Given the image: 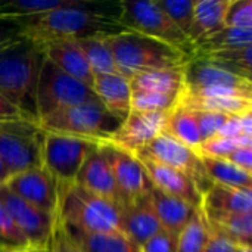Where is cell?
<instances>
[{
  "label": "cell",
  "mask_w": 252,
  "mask_h": 252,
  "mask_svg": "<svg viewBox=\"0 0 252 252\" xmlns=\"http://www.w3.org/2000/svg\"><path fill=\"white\" fill-rule=\"evenodd\" d=\"M207 213H252V189L213 185L202 196Z\"/></svg>",
  "instance_id": "603a6c76"
},
{
  "label": "cell",
  "mask_w": 252,
  "mask_h": 252,
  "mask_svg": "<svg viewBox=\"0 0 252 252\" xmlns=\"http://www.w3.org/2000/svg\"><path fill=\"white\" fill-rule=\"evenodd\" d=\"M0 202L12 221L32 248H49L56 216L43 213L15 195L6 185H0Z\"/></svg>",
  "instance_id": "7c38bea8"
},
{
  "label": "cell",
  "mask_w": 252,
  "mask_h": 252,
  "mask_svg": "<svg viewBox=\"0 0 252 252\" xmlns=\"http://www.w3.org/2000/svg\"><path fill=\"white\" fill-rule=\"evenodd\" d=\"M224 159H227L233 165L252 174V146L239 148V149L233 151L232 154H229Z\"/></svg>",
  "instance_id": "b9f144b4"
},
{
  "label": "cell",
  "mask_w": 252,
  "mask_h": 252,
  "mask_svg": "<svg viewBox=\"0 0 252 252\" xmlns=\"http://www.w3.org/2000/svg\"><path fill=\"white\" fill-rule=\"evenodd\" d=\"M99 145L93 140L46 131L41 152L43 168L58 183H74L83 162Z\"/></svg>",
  "instance_id": "9c48e42d"
},
{
  "label": "cell",
  "mask_w": 252,
  "mask_h": 252,
  "mask_svg": "<svg viewBox=\"0 0 252 252\" xmlns=\"http://www.w3.org/2000/svg\"><path fill=\"white\" fill-rule=\"evenodd\" d=\"M199 128V134L202 142L214 137L219 130L227 123L230 115L224 114H217V112H208V111H193Z\"/></svg>",
  "instance_id": "74e56055"
},
{
  "label": "cell",
  "mask_w": 252,
  "mask_h": 252,
  "mask_svg": "<svg viewBox=\"0 0 252 252\" xmlns=\"http://www.w3.org/2000/svg\"><path fill=\"white\" fill-rule=\"evenodd\" d=\"M9 180V174H7V170L4 168L1 159H0V185H4L6 182Z\"/></svg>",
  "instance_id": "bcb514c9"
},
{
  "label": "cell",
  "mask_w": 252,
  "mask_h": 252,
  "mask_svg": "<svg viewBox=\"0 0 252 252\" xmlns=\"http://www.w3.org/2000/svg\"><path fill=\"white\" fill-rule=\"evenodd\" d=\"M202 58H207L248 80L251 78L252 72V46H247L242 49H233V50H223L216 52L210 55H202Z\"/></svg>",
  "instance_id": "d6a6232c"
},
{
  "label": "cell",
  "mask_w": 252,
  "mask_h": 252,
  "mask_svg": "<svg viewBox=\"0 0 252 252\" xmlns=\"http://www.w3.org/2000/svg\"><path fill=\"white\" fill-rule=\"evenodd\" d=\"M170 112L131 111L112 137V143L136 155L155 137L165 131Z\"/></svg>",
  "instance_id": "9a60e30c"
},
{
  "label": "cell",
  "mask_w": 252,
  "mask_h": 252,
  "mask_svg": "<svg viewBox=\"0 0 252 252\" xmlns=\"http://www.w3.org/2000/svg\"><path fill=\"white\" fill-rule=\"evenodd\" d=\"M118 211L123 233L136 247L143 245L148 239L162 230L161 223L151 204L149 192L130 204L121 205Z\"/></svg>",
  "instance_id": "e0dca14e"
},
{
  "label": "cell",
  "mask_w": 252,
  "mask_h": 252,
  "mask_svg": "<svg viewBox=\"0 0 252 252\" xmlns=\"http://www.w3.org/2000/svg\"><path fill=\"white\" fill-rule=\"evenodd\" d=\"M149 199L161 223L162 230H167L177 236L183 232V229L199 211L186 204L185 201L161 192L155 186H151L149 189Z\"/></svg>",
  "instance_id": "44dd1931"
},
{
  "label": "cell",
  "mask_w": 252,
  "mask_h": 252,
  "mask_svg": "<svg viewBox=\"0 0 252 252\" xmlns=\"http://www.w3.org/2000/svg\"><path fill=\"white\" fill-rule=\"evenodd\" d=\"M205 173L213 185L252 189V174L233 165L224 158L201 157Z\"/></svg>",
  "instance_id": "4316f807"
},
{
  "label": "cell",
  "mask_w": 252,
  "mask_h": 252,
  "mask_svg": "<svg viewBox=\"0 0 252 252\" xmlns=\"http://www.w3.org/2000/svg\"><path fill=\"white\" fill-rule=\"evenodd\" d=\"M202 213L210 230L220 233L235 245H251L252 213Z\"/></svg>",
  "instance_id": "d4e9b609"
},
{
  "label": "cell",
  "mask_w": 252,
  "mask_h": 252,
  "mask_svg": "<svg viewBox=\"0 0 252 252\" xmlns=\"http://www.w3.org/2000/svg\"><path fill=\"white\" fill-rule=\"evenodd\" d=\"M93 90L99 102L120 121H124L131 112L130 83L121 74L96 75Z\"/></svg>",
  "instance_id": "ffe728a7"
},
{
  "label": "cell",
  "mask_w": 252,
  "mask_h": 252,
  "mask_svg": "<svg viewBox=\"0 0 252 252\" xmlns=\"http://www.w3.org/2000/svg\"><path fill=\"white\" fill-rule=\"evenodd\" d=\"M4 185L30 205L43 213L56 216L58 182L43 167L12 176Z\"/></svg>",
  "instance_id": "5bb4252c"
},
{
  "label": "cell",
  "mask_w": 252,
  "mask_h": 252,
  "mask_svg": "<svg viewBox=\"0 0 252 252\" xmlns=\"http://www.w3.org/2000/svg\"><path fill=\"white\" fill-rule=\"evenodd\" d=\"M229 3L230 0H195L193 28L190 32L193 47L226 27L224 19Z\"/></svg>",
  "instance_id": "cb8c5ba5"
},
{
  "label": "cell",
  "mask_w": 252,
  "mask_h": 252,
  "mask_svg": "<svg viewBox=\"0 0 252 252\" xmlns=\"http://www.w3.org/2000/svg\"><path fill=\"white\" fill-rule=\"evenodd\" d=\"M28 242L18 230L6 208L0 202V248L3 250H22L28 248Z\"/></svg>",
  "instance_id": "d590c367"
},
{
  "label": "cell",
  "mask_w": 252,
  "mask_h": 252,
  "mask_svg": "<svg viewBox=\"0 0 252 252\" xmlns=\"http://www.w3.org/2000/svg\"><path fill=\"white\" fill-rule=\"evenodd\" d=\"M47 133H56L97 143L111 142L123 121L115 118L99 100L81 103L38 121Z\"/></svg>",
  "instance_id": "5b68a950"
},
{
  "label": "cell",
  "mask_w": 252,
  "mask_h": 252,
  "mask_svg": "<svg viewBox=\"0 0 252 252\" xmlns=\"http://www.w3.org/2000/svg\"><path fill=\"white\" fill-rule=\"evenodd\" d=\"M120 24L134 32L162 41L183 53L193 56L195 47L189 37L152 0H121Z\"/></svg>",
  "instance_id": "52a82bcc"
},
{
  "label": "cell",
  "mask_w": 252,
  "mask_h": 252,
  "mask_svg": "<svg viewBox=\"0 0 252 252\" xmlns=\"http://www.w3.org/2000/svg\"><path fill=\"white\" fill-rule=\"evenodd\" d=\"M49 251L50 252H83L80 250V247L71 239V236L68 235L65 226L61 223V220L56 217L55 220V227H53V233L50 238V244H49Z\"/></svg>",
  "instance_id": "ab89813d"
},
{
  "label": "cell",
  "mask_w": 252,
  "mask_h": 252,
  "mask_svg": "<svg viewBox=\"0 0 252 252\" xmlns=\"http://www.w3.org/2000/svg\"><path fill=\"white\" fill-rule=\"evenodd\" d=\"M236 252H252L251 245H238Z\"/></svg>",
  "instance_id": "7dc6e473"
},
{
  "label": "cell",
  "mask_w": 252,
  "mask_h": 252,
  "mask_svg": "<svg viewBox=\"0 0 252 252\" xmlns=\"http://www.w3.org/2000/svg\"><path fill=\"white\" fill-rule=\"evenodd\" d=\"M210 232H211V236H210V241H208L204 252H236L238 245H235L233 242H230L220 233H216L213 230H210Z\"/></svg>",
  "instance_id": "7bdbcfd3"
},
{
  "label": "cell",
  "mask_w": 252,
  "mask_h": 252,
  "mask_svg": "<svg viewBox=\"0 0 252 252\" xmlns=\"http://www.w3.org/2000/svg\"><path fill=\"white\" fill-rule=\"evenodd\" d=\"M56 217L68 229L86 233L124 235L118 207L75 183H58Z\"/></svg>",
  "instance_id": "277c9868"
},
{
  "label": "cell",
  "mask_w": 252,
  "mask_h": 252,
  "mask_svg": "<svg viewBox=\"0 0 252 252\" xmlns=\"http://www.w3.org/2000/svg\"><path fill=\"white\" fill-rule=\"evenodd\" d=\"M22 38V27L16 19L0 16V50Z\"/></svg>",
  "instance_id": "60d3db41"
},
{
  "label": "cell",
  "mask_w": 252,
  "mask_h": 252,
  "mask_svg": "<svg viewBox=\"0 0 252 252\" xmlns=\"http://www.w3.org/2000/svg\"><path fill=\"white\" fill-rule=\"evenodd\" d=\"M179 236L167 230H161L139 247L140 252H176Z\"/></svg>",
  "instance_id": "f35d334b"
},
{
  "label": "cell",
  "mask_w": 252,
  "mask_h": 252,
  "mask_svg": "<svg viewBox=\"0 0 252 252\" xmlns=\"http://www.w3.org/2000/svg\"><path fill=\"white\" fill-rule=\"evenodd\" d=\"M43 49H44L46 58L55 66H58L61 71H63L69 77L93 89L94 74L92 72L90 65L75 40L52 41V43L43 44Z\"/></svg>",
  "instance_id": "d6986e66"
},
{
  "label": "cell",
  "mask_w": 252,
  "mask_h": 252,
  "mask_svg": "<svg viewBox=\"0 0 252 252\" xmlns=\"http://www.w3.org/2000/svg\"><path fill=\"white\" fill-rule=\"evenodd\" d=\"M164 133L170 134L171 137L196 152L202 143L195 112L182 106H177L170 112Z\"/></svg>",
  "instance_id": "83f0119b"
},
{
  "label": "cell",
  "mask_w": 252,
  "mask_h": 252,
  "mask_svg": "<svg viewBox=\"0 0 252 252\" xmlns=\"http://www.w3.org/2000/svg\"><path fill=\"white\" fill-rule=\"evenodd\" d=\"M252 146V137L238 136V137H211L201 143L198 154L199 157H213V158H226L229 154L239 148Z\"/></svg>",
  "instance_id": "e575fe53"
},
{
  "label": "cell",
  "mask_w": 252,
  "mask_h": 252,
  "mask_svg": "<svg viewBox=\"0 0 252 252\" xmlns=\"http://www.w3.org/2000/svg\"><path fill=\"white\" fill-rule=\"evenodd\" d=\"M134 157L146 158L157 164L183 173L196 185L202 196L213 186L211 180L205 173L202 158L199 157V154L188 148L186 145L180 143L167 133H162L158 137H155Z\"/></svg>",
  "instance_id": "30bf717a"
},
{
  "label": "cell",
  "mask_w": 252,
  "mask_h": 252,
  "mask_svg": "<svg viewBox=\"0 0 252 252\" xmlns=\"http://www.w3.org/2000/svg\"><path fill=\"white\" fill-rule=\"evenodd\" d=\"M121 1L68 0L56 10L16 19L22 27V37L38 44L86 37H106L126 31L120 24Z\"/></svg>",
  "instance_id": "6da1fadb"
},
{
  "label": "cell",
  "mask_w": 252,
  "mask_h": 252,
  "mask_svg": "<svg viewBox=\"0 0 252 252\" xmlns=\"http://www.w3.org/2000/svg\"><path fill=\"white\" fill-rule=\"evenodd\" d=\"M99 100L94 90L69 77L47 58L43 62L37 84V118L38 121L59 111Z\"/></svg>",
  "instance_id": "ba28073f"
},
{
  "label": "cell",
  "mask_w": 252,
  "mask_h": 252,
  "mask_svg": "<svg viewBox=\"0 0 252 252\" xmlns=\"http://www.w3.org/2000/svg\"><path fill=\"white\" fill-rule=\"evenodd\" d=\"M74 183L117 207L120 205L112 171L100 151V145L86 158Z\"/></svg>",
  "instance_id": "ac0fdd59"
},
{
  "label": "cell",
  "mask_w": 252,
  "mask_h": 252,
  "mask_svg": "<svg viewBox=\"0 0 252 252\" xmlns=\"http://www.w3.org/2000/svg\"><path fill=\"white\" fill-rule=\"evenodd\" d=\"M27 118L9 99H6L0 93V121H9V120H19ZM28 120V118H27ZM32 121V120H31Z\"/></svg>",
  "instance_id": "ee69618b"
},
{
  "label": "cell",
  "mask_w": 252,
  "mask_h": 252,
  "mask_svg": "<svg viewBox=\"0 0 252 252\" xmlns=\"http://www.w3.org/2000/svg\"><path fill=\"white\" fill-rule=\"evenodd\" d=\"M68 0H0V16L22 19L63 7Z\"/></svg>",
  "instance_id": "4dcf8cb0"
},
{
  "label": "cell",
  "mask_w": 252,
  "mask_h": 252,
  "mask_svg": "<svg viewBox=\"0 0 252 252\" xmlns=\"http://www.w3.org/2000/svg\"><path fill=\"white\" fill-rule=\"evenodd\" d=\"M211 232L204 217V213L199 210L189 224L179 235L177 251L176 252H204Z\"/></svg>",
  "instance_id": "1f68e13d"
},
{
  "label": "cell",
  "mask_w": 252,
  "mask_h": 252,
  "mask_svg": "<svg viewBox=\"0 0 252 252\" xmlns=\"http://www.w3.org/2000/svg\"><path fill=\"white\" fill-rule=\"evenodd\" d=\"M44 59L43 46L25 37L0 50V93L37 123V84Z\"/></svg>",
  "instance_id": "7a4b0ae2"
},
{
  "label": "cell",
  "mask_w": 252,
  "mask_h": 252,
  "mask_svg": "<svg viewBox=\"0 0 252 252\" xmlns=\"http://www.w3.org/2000/svg\"><path fill=\"white\" fill-rule=\"evenodd\" d=\"M224 25L252 30V0H230Z\"/></svg>",
  "instance_id": "8d00e7d4"
},
{
  "label": "cell",
  "mask_w": 252,
  "mask_h": 252,
  "mask_svg": "<svg viewBox=\"0 0 252 252\" xmlns=\"http://www.w3.org/2000/svg\"><path fill=\"white\" fill-rule=\"evenodd\" d=\"M247 46H252V30L224 27L219 32L213 34L201 44H198L195 47L193 56H202L216 52H223V50L242 49Z\"/></svg>",
  "instance_id": "f1b7e54d"
},
{
  "label": "cell",
  "mask_w": 252,
  "mask_h": 252,
  "mask_svg": "<svg viewBox=\"0 0 252 252\" xmlns=\"http://www.w3.org/2000/svg\"><path fill=\"white\" fill-rule=\"evenodd\" d=\"M0 252H50V251H49V248L41 250V248H32V247H28V248H22V250H3V248H0Z\"/></svg>",
  "instance_id": "f6af8a7d"
},
{
  "label": "cell",
  "mask_w": 252,
  "mask_h": 252,
  "mask_svg": "<svg viewBox=\"0 0 252 252\" xmlns=\"http://www.w3.org/2000/svg\"><path fill=\"white\" fill-rule=\"evenodd\" d=\"M136 158L143 165L152 186H155L157 189H159L167 195L185 201L195 210L202 208V193L188 176L173 168H168L165 165L157 164L151 159L139 158V157Z\"/></svg>",
  "instance_id": "2e32d148"
},
{
  "label": "cell",
  "mask_w": 252,
  "mask_h": 252,
  "mask_svg": "<svg viewBox=\"0 0 252 252\" xmlns=\"http://www.w3.org/2000/svg\"><path fill=\"white\" fill-rule=\"evenodd\" d=\"M46 131L37 121L27 118L0 121V159L9 179L43 167L41 152Z\"/></svg>",
  "instance_id": "8992f818"
},
{
  "label": "cell",
  "mask_w": 252,
  "mask_h": 252,
  "mask_svg": "<svg viewBox=\"0 0 252 252\" xmlns=\"http://www.w3.org/2000/svg\"><path fill=\"white\" fill-rule=\"evenodd\" d=\"M252 90L248 80L207 58L192 56L185 65V90Z\"/></svg>",
  "instance_id": "4fadbf2b"
},
{
  "label": "cell",
  "mask_w": 252,
  "mask_h": 252,
  "mask_svg": "<svg viewBox=\"0 0 252 252\" xmlns=\"http://www.w3.org/2000/svg\"><path fill=\"white\" fill-rule=\"evenodd\" d=\"M100 151L112 171L114 183L120 199L118 208L121 205L136 201L137 198L149 192L152 183L149 182L143 165L133 154L121 149L112 142L100 143Z\"/></svg>",
  "instance_id": "8fae6325"
},
{
  "label": "cell",
  "mask_w": 252,
  "mask_h": 252,
  "mask_svg": "<svg viewBox=\"0 0 252 252\" xmlns=\"http://www.w3.org/2000/svg\"><path fill=\"white\" fill-rule=\"evenodd\" d=\"M131 93H151L180 97L185 90V65L142 72L128 80Z\"/></svg>",
  "instance_id": "7402d4cb"
},
{
  "label": "cell",
  "mask_w": 252,
  "mask_h": 252,
  "mask_svg": "<svg viewBox=\"0 0 252 252\" xmlns=\"http://www.w3.org/2000/svg\"><path fill=\"white\" fill-rule=\"evenodd\" d=\"M157 3L190 40L195 16V0H158Z\"/></svg>",
  "instance_id": "836d02e7"
},
{
  "label": "cell",
  "mask_w": 252,
  "mask_h": 252,
  "mask_svg": "<svg viewBox=\"0 0 252 252\" xmlns=\"http://www.w3.org/2000/svg\"><path fill=\"white\" fill-rule=\"evenodd\" d=\"M117 66V72L124 78L165 68L183 66L192 58L182 50L148 35L126 30L103 37Z\"/></svg>",
  "instance_id": "3957f363"
},
{
  "label": "cell",
  "mask_w": 252,
  "mask_h": 252,
  "mask_svg": "<svg viewBox=\"0 0 252 252\" xmlns=\"http://www.w3.org/2000/svg\"><path fill=\"white\" fill-rule=\"evenodd\" d=\"M65 229L83 252H140L139 247L120 233H86L68 227Z\"/></svg>",
  "instance_id": "484cf974"
},
{
  "label": "cell",
  "mask_w": 252,
  "mask_h": 252,
  "mask_svg": "<svg viewBox=\"0 0 252 252\" xmlns=\"http://www.w3.org/2000/svg\"><path fill=\"white\" fill-rule=\"evenodd\" d=\"M81 52L84 53L92 72L96 75L103 74H115L117 66L114 58L103 40V37H86L75 40Z\"/></svg>",
  "instance_id": "f546056e"
}]
</instances>
